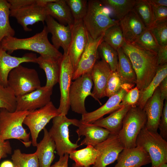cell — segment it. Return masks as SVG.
Returning a JSON list of instances; mask_svg holds the SVG:
<instances>
[{"label": "cell", "instance_id": "obj_51", "mask_svg": "<svg viewBox=\"0 0 167 167\" xmlns=\"http://www.w3.org/2000/svg\"><path fill=\"white\" fill-rule=\"evenodd\" d=\"M147 1L152 6L167 7V0H147Z\"/></svg>", "mask_w": 167, "mask_h": 167}, {"label": "cell", "instance_id": "obj_31", "mask_svg": "<svg viewBox=\"0 0 167 167\" xmlns=\"http://www.w3.org/2000/svg\"><path fill=\"white\" fill-rule=\"evenodd\" d=\"M59 61L46 59L40 56L36 58V63L45 73L46 82L45 86L47 87L53 88L58 82Z\"/></svg>", "mask_w": 167, "mask_h": 167}, {"label": "cell", "instance_id": "obj_15", "mask_svg": "<svg viewBox=\"0 0 167 167\" xmlns=\"http://www.w3.org/2000/svg\"><path fill=\"white\" fill-rule=\"evenodd\" d=\"M87 45L77 66L74 71L72 80H75L82 75L91 71L98 60L99 56L98 48L99 45L103 41V35L95 40L90 36L87 32Z\"/></svg>", "mask_w": 167, "mask_h": 167}, {"label": "cell", "instance_id": "obj_40", "mask_svg": "<svg viewBox=\"0 0 167 167\" xmlns=\"http://www.w3.org/2000/svg\"><path fill=\"white\" fill-rule=\"evenodd\" d=\"M66 1L70 9L74 22L83 21L87 13L88 1L86 0H66Z\"/></svg>", "mask_w": 167, "mask_h": 167}, {"label": "cell", "instance_id": "obj_25", "mask_svg": "<svg viewBox=\"0 0 167 167\" xmlns=\"http://www.w3.org/2000/svg\"><path fill=\"white\" fill-rule=\"evenodd\" d=\"M42 139L36 145V153L38 158L40 167H50L55 158L56 150L55 143L50 137L49 131L45 128L43 129Z\"/></svg>", "mask_w": 167, "mask_h": 167}, {"label": "cell", "instance_id": "obj_7", "mask_svg": "<svg viewBox=\"0 0 167 167\" xmlns=\"http://www.w3.org/2000/svg\"><path fill=\"white\" fill-rule=\"evenodd\" d=\"M136 144L149 154L151 167H157L167 163V141L157 131H149L144 127L138 136Z\"/></svg>", "mask_w": 167, "mask_h": 167}, {"label": "cell", "instance_id": "obj_1", "mask_svg": "<svg viewBox=\"0 0 167 167\" xmlns=\"http://www.w3.org/2000/svg\"><path fill=\"white\" fill-rule=\"evenodd\" d=\"M49 33L45 26L42 31L30 37L19 38L14 36L6 37L0 45L9 54L18 50H26L39 54L44 58L59 61L63 54L49 41Z\"/></svg>", "mask_w": 167, "mask_h": 167}, {"label": "cell", "instance_id": "obj_42", "mask_svg": "<svg viewBox=\"0 0 167 167\" xmlns=\"http://www.w3.org/2000/svg\"><path fill=\"white\" fill-rule=\"evenodd\" d=\"M149 29L160 46L167 45V21L155 24Z\"/></svg>", "mask_w": 167, "mask_h": 167}, {"label": "cell", "instance_id": "obj_10", "mask_svg": "<svg viewBox=\"0 0 167 167\" xmlns=\"http://www.w3.org/2000/svg\"><path fill=\"white\" fill-rule=\"evenodd\" d=\"M59 114L58 109L50 101L45 106L30 112L26 116L23 124L26 125L30 131L33 146H36L37 139L40 131L51 119Z\"/></svg>", "mask_w": 167, "mask_h": 167}, {"label": "cell", "instance_id": "obj_30", "mask_svg": "<svg viewBox=\"0 0 167 167\" xmlns=\"http://www.w3.org/2000/svg\"><path fill=\"white\" fill-rule=\"evenodd\" d=\"M167 76V63L158 66L156 75L150 83L145 88L140 91L137 106L143 109L147 101L152 96L160 83Z\"/></svg>", "mask_w": 167, "mask_h": 167}, {"label": "cell", "instance_id": "obj_22", "mask_svg": "<svg viewBox=\"0 0 167 167\" xmlns=\"http://www.w3.org/2000/svg\"><path fill=\"white\" fill-rule=\"evenodd\" d=\"M125 42L132 44L147 28L133 10L118 21Z\"/></svg>", "mask_w": 167, "mask_h": 167}, {"label": "cell", "instance_id": "obj_49", "mask_svg": "<svg viewBox=\"0 0 167 167\" xmlns=\"http://www.w3.org/2000/svg\"><path fill=\"white\" fill-rule=\"evenodd\" d=\"M158 87L161 99L164 101L167 100V76L162 80Z\"/></svg>", "mask_w": 167, "mask_h": 167}, {"label": "cell", "instance_id": "obj_48", "mask_svg": "<svg viewBox=\"0 0 167 167\" xmlns=\"http://www.w3.org/2000/svg\"><path fill=\"white\" fill-rule=\"evenodd\" d=\"M157 55L158 66L167 63V45L161 46Z\"/></svg>", "mask_w": 167, "mask_h": 167}, {"label": "cell", "instance_id": "obj_26", "mask_svg": "<svg viewBox=\"0 0 167 167\" xmlns=\"http://www.w3.org/2000/svg\"><path fill=\"white\" fill-rule=\"evenodd\" d=\"M47 15L56 19L59 23L71 27L74 20L66 0H56L47 4L45 6Z\"/></svg>", "mask_w": 167, "mask_h": 167}, {"label": "cell", "instance_id": "obj_47", "mask_svg": "<svg viewBox=\"0 0 167 167\" xmlns=\"http://www.w3.org/2000/svg\"><path fill=\"white\" fill-rule=\"evenodd\" d=\"M10 10L19 9L36 2V0H8Z\"/></svg>", "mask_w": 167, "mask_h": 167}, {"label": "cell", "instance_id": "obj_43", "mask_svg": "<svg viewBox=\"0 0 167 167\" xmlns=\"http://www.w3.org/2000/svg\"><path fill=\"white\" fill-rule=\"evenodd\" d=\"M140 94V91L136 86L127 92L123 97L120 105L121 106L130 105L137 106Z\"/></svg>", "mask_w": 167, "mask_h": 167}, {"label": "cell", "instance_id": "obj_29", "mask_svg": "<svg viewBox=\"0 0 167 167\" xmlns=\"http://www.w3.org/2000/svg\"><path fill=\"white\" fill-rule=\"evenodd\" d=\"M118 62L116 71L123 83L136 84V76L131 62L121 48L117 50Z\"/></svg>", "mask_w": 167, "mask_h": 167}, {"label": "cell", "instance_id": "obj_37", "mask_svg": "<svg viewBox=\"0 0 167 167\" xmlns=\"http://www.w3.org/2000/svg\"><path fill=\"white\" fill-rule=\"evenodd\" d=\"M131 44L156 53L161 46L150 29L147 28Z\"/></svg>", "mask_w": 167, "mask_h": 167}, {"label": "cell", "instance_id": "obj_19", "mask_svg": "<svg viewBox=\"0 0 167 167\" xmlns=\"http://www.w3.org/2000/svg\"><path fill=\"white\" fill-rule=\"evenodd\" d=\"M164 101L161 99L158 87L147 101L143 109L147 118L145 127L148 130L157 131L164 107Z\"/></svg>", "mask_w": 167, "mask_h": 167}, {"label": "cell", "instance_id": "obj_39", "mask_svg": "<svg viewBox=\"0 0 167 167\" xmlns=\"http://www.w3.org/2000/svg\"><path fill=\"white\" fill-rule=\"evenodd\" d=\"M4 108L11 112L16 109V97L9 87L0 84V109Z\"/></svg>", "mask_w": 167, "mask_h": 167}, {"label": "cell", "instance_id": "obj_32", "mask_svg": "<svg viewBox=\"0 0 167 167\" xmlns=\"http://www.w3.org/2000/svg\"><path fill=\"white\" fill-rule=\"evenodd\" d=\"M136 0H102L103 5L109 9L118 21L133 10Z\"/></svg>", "mask_w": 167, "mask_h": 167}, {"label": "cell", "instance_id": "obj_52", "mask_svg": "<svg viewBox=\"0 0 167 167\" xmlns=\"http://www.w3.org/2000/svg\"><path fill=\"white\" fill-rule=\"evenodd\" d=\"M135 85V84L130 83H123L121 85V89H123L127 92L134 88Z\"/></svg>", "mask_w": 167, "mask_h": 167}, {"label": "cell", "instance_id": "obj_2", "mask_svg": "<svg viewBox=\"0 0 167 167\" xmlns=\"http://www.w3.org/2000/svg\"><path fill=\"white\" fill-rule=\"evenodd\" d=\"M130 59L136 76V86L145 88L156 75L158 66L157 53L125 42L121 47Z\"/></svg>", "mask_w": 167, "mask_h": 167}, {"label": "cell", "instance_id": "obj_50", "mask_svg": "<svg viewBox=\"0 0 167 167\" xmlns=\"http://www.w3.org/2000/svg\"><path fill=\"white\" fill-rule=\"evenodd\" d=\"M69 155L66 154L59 156V160L50 167H68V161Z\"/></svg>", "mask_w": 167, "mask_h": 167}, {"label": "cell", "instance_id": "obj_11", "mask_svg": "<svg viewBox=\"0 0 167 167\" xmlns=\"http://www.w3.org/2000/svg\"><path fill=\"white\" fill-rule=\"evenodd\" d=\"M59 74L58 82L60 92V104L58 108L60 114L66 115L70 108L69 95L74 69L68 53H64L59 61Z\"/></svg>", "mask_w": 167, "mask_h": 167}, {"label": "cell", "instance_id": "obj_18", "mask_svg": "<svg viewBox=\"0 0 167 167\" xmlns=\"http://www.w3.org/2000/svg\"><path fill=\"white\" fill-rule=\"evenodd\" d=\"M36 54L32 53L25 54L22 57L11 55L3 49L0 44V84L7 86V79L10 72L24 62L36 63Z\"/></svg>", "mask_w": 167, "mask_h": 167}, {"label": "cell", "instance_id": "obj_44", "mask_svg": "<svg viewBox=\"0 0 167 167\" xmlns=\"http://www.w3.org/2000/svg\"><path fill=\"white\" fill-rule=\"evenodd\" d=\"M159 134L164 139L167 140V100H165L162 115L160 120L158 129Z\"/></svg>", "mask_w": 167, "mask_h": 167}, {"label": "cell", "instance_id": "obj_9", "mask_svg": "<svg viewBox=\"0 0 167 167\" xmlns=\"http://www.w3.org/2000/svg\"><path fill=\"white\" fill-rule=\"evenodd\" d=\"M91 71L86 73L72 82L69 91L70 106L74 112L82 115L87 113L85 101L87 97H92L91 90L93 85Z\"/></svg>", "mask_w": 167, "mask_h": 167}, {"label": "cell", "instance_id": "obj_36", "mask_svg": "<svg viewBox=\"0 0 167 167\" xmlns=\"http://www.w3.org/2000/svg\"><path fill=\"white\" fill-rule=\"evenodd\" d=\"M103 40L116 50L126 42L119 24L108 28L104 32Z\"/></svg>", "mask_w": 167, "mask_h": 167}, {"label": "cell", "instance_id": "obj_13", "mask_svg": "<svg viewBox=\"0 0 167 167\" xmlns=\"http://www.w3.org/2000/svg\"><path fill=\"white\" fill-rule=\"evenodd\" d=\"M53 88L40 87L34 91L16 97V111H31L41 108L50 101Z\"/></svg>", "mask_w": 167, "mask_h": 167}, {"label": "cell", "instance_id": "obj_28", "mask_svg": "<svg viewBox=\"0 0 167 167\" xmlns=\"http://www.w3.org/2000/svg\"><path fill=\"white\" fill-rule=\"evenodd\" d=\"M99 155V151L91 145L75 150L69 154L70 158L75 162L72 167H90L94 164Z\"/></svg>", "mask_w": 167, "mask_h": 167}, {"label": "cell", "instance_id": "obj_45", "mask_svg": "<svg viewBox=\"0 0 167 167\" xmlns=\"http://www.w3.org/2000/svg\"><path fill=\"white\" fill-rule=\"evenodd\" d=\"M152 6L155 24L167 21V7Z\"/></svg>", "mask_w": 167, "mask_h": 167}, {"label": "cell", "instance_id": "obj_33", "mask_svg": "<svg viewBox=\"0 0 167 167\" xmlns=\"http://www.w3.org/2000/svg\"><path fill=\"white\" fill-rule=\"evenodd\" d=\"M10 4L7 1L0 0V44L4 38L15 35V31L10 23Z\"/></svg>", "mask_w": 167, "mask_h": 167}, {"label": "cell", "instance_id": "obj_12", "mask_svg": "<svg viewBox=\"0 0 167 167\" xmlns=\"http://www.w3.org/2000/svg\"><path fill=\"white\" fill-rule=\"evenodd\" d=\"M94 147L99 151V155L92 167H106L117 160L119 153L125 148L118 135L111 134Z\"/></svg>", "mask_w": 167, "mask_h": 167}, {"label": "cell", "instance_id": "obj_34", "mask_svg": "<svg viewBox=\"0 0 167 167\" xmlns=\"http://www.w3.org/2000/svg\"><path fill=\"white\" fill-rule=\"evenodd\" d=\"M133 10L147 28H151L155 24L152 6L147 0H136Z\"/></svg>", "mask_w": 167, "mask_h": 167}, {"label": "cell", "instance_id": "obj_41", "mask_svg": "<svg viewBox=\"0 0 167 167\" xmlns=\"http://www.w3.org/2000/svg\"><path fill=\"white\" fill-rule=\"evenodd\" d=\"M123 83L117 71H112L105 89V96L109 97L117 93Z\"/></svg>", "mask_w": 167, "mask_h": 167}, {"label": "cell", "instance_id": "obj_3", "mask_svg": "<svg viewBox=\"0 0 167 167\" xmlns=\"http://www.w3.org/2000/svg\"><path fill=\"white\" fill-rule=\"evenodd\" d=\"M29 111L11 112L0 109V137L4 140L16 139L21 141L26 147L32 144L30 133H28L23 126L24 121Z\"/></svg>", "mask_w": 167, "mask_h": 167}, {"label": "cell", "instance_id": "obj_54", "mask_svg": "<svg viewBox=\"0 0 167 167\" xmlns=\"http://www.w3.org/2000/svg\"><path fill=\"white\" fill-rule=\"evenodd\" d=\"M0 167H14L12 162L6 160L3 162L1 164Z\"/></svg>", "mask_w": 167, "mask_h": 167}, {"label": "cell", "instance_id": "obj_53", "mask_svg": "<svg viewBox=\"0 0 167 167\" xmlns=\"http://www.w3.org/2000/svg\"><path fill=\"white\" fill-rule=\"evenodd\" d=\"M56 0H36V3L38 4L45 7L49 3L54 2Z\"/></svg>", "mask_w": 167, "mask_h": 167}, {"label": "cell", "instance_id": "obj_8", "mask_svg": "<svg viewBox=\"0 0 167 167\" xmlns=\"http://www.w3.org/2000/svg\"><path fill=\"white\" fill-rule=\"evenodd\" d=\"M7 86L12 89L16 97L29 93L41 87L36 70L21 65L14 68L9 73Z\"/></svg>", "mask_w": 167, "mask_h": 167}, {"label": "cell", "instance_id": "obj_4", "mask_svg": "<svg viewBox=\"0 0 167 167\" xmlns=\"http://www.w3.org/2000/svg\"><path fill=\"white\" fill-rule=\"evenodd\" d=\"M106 8L100 0L88 1L87 11L83 22L87 31L93 39L103 35L110 27L118 24V21L111 18Z\"/></svg>", "mask_w": 167, "mask_h": 167}, {"label": "cell", "instance_id": "obj_6", "mask_svg": "<svg viewBox=\"0 0 167 167\" xmlns=\"http://www.w3.org/2000/svg\"><path fill=\"white\" fill-rule=\"evenodd\" d=\"M147 116L143 109L136 106L131 107L124 116L122 129L118 137L125 148L136 146L137 138L141 131L145 127Z\"/></svg>", "mask_w": 167, "mask_h": 167}, {"label": "cell", "instance_id": "obj_20", "mask_svg": "<svg viewBox=\"0 0 167 167\" xmlns=\"http://www.w3.org/2000/svg\"><path fill=\"white\" fill-rule=\"evenodd\" d=\"M112 71L109 65L102 60H97L91 72L94 87L93 98L101 104L99 100L105 96L104 93L109 77Z\"/></svg>", "mask_w": 167, "mask_h": 167}, {"label": "cell", "instance_id": "obj_46", "mask_svg": "<svg viewBox=\"0 0 167 167\" xmlns=\"http://www.w3.org/2000/svg\"><path fill=\"white\" fill-rule=\"evenodd\" d=\"M12 149L10 142L4 140L0 137V161L12 153Z\"/></svg>", "mask_w": 167, "mask_h": 167}, {"label": "cell", "instance_id": "obj_16", "mask_svg": "<svg viewBox=\"0 0 167 167\" xmlns=\"http://www.w3.org/2000/svg\"><path fill=\"white\" fill-rule=\"evenodd\" d=\"M71 29V38L68 53L75 71L87 45V31L83 21L74 22Z\"/></svg>", "mask_w": 167, "mask_h": 167}, {"label": "cell", "instance_id": "obj_38", "mask_svg": "<svg viewBox=\"0 0 167 167\" xmlns=\"http://www.w3.org/2000/svg\"><path fill=\"white\" fill-rule=\"evenodd\" d=\"M98 51L102 60L109 65L112 71H116L118 62L117 51L103 41L99 45Z\"/></svg>", "mask_w": 167, "mask_h": 167}, {"label": "cell", "instance_id": "obj_21", "mask_svg": "<svg viewBox=\"0 0 167 167\" xmlns=\"http://www.w3.org/2000/svg\"><path fill=\"white\" fill-rule=\"evenodd\" d=\"M117 160V163L114 167H141L151 163L149 154L138 146L124 148Z\"/></svg>", "mask_w": 167, "mask_h": 167}, {"label": "cell", "instance_id": "obj_27", "mask_svg": "<svg viewBox=\"0 0 167 167\" xmlns=\"http://www.w3.org/2000/svg\"><path fill=\"white\" fill-rule=\"evenodd\" d=\"M131 107L130 105L122 106L108 116L101 118L93 123L108 130L111 134L118 135L122 129L123 118Z\"/></svg>", "mask_w": 167, "mask_h": 167}, {"label": "cell", "instance_id": "obj_24", "mask_svg": "<svg viewBox=\"0 0 167 167\" xmlns=\"http://www.w3.org/2000/svg\"><path fill=\"white\" fill-rule=\"evenodd\" d=\"M76 132L79 137L81 136L85 137L81 142L80 145H96L105 140L110 134L108 130L96 125L93 123H86L80 120Z\"/></svg>", "mask_w": 167, "mask_h": 167}, {"label": "cell", "instance_id": "obj_55", "mask_svg": "<svg viewBox=\"0 0 167 167\" xmlns=\"http://www.w3.org/2000/svg\"><path fill=\"white\" fill-rule=\"evenodd\" d=\"M157 167H167V163L162 164Z\"/></svg>", "mask_w": 167, "mask_h": 167}, {"label": "cell", "instance_id": "obj_5", "mask_svg": "<svg viewBox=\"0 0 167 167\" xmlns=\"http://www.w3.org/2000/svg\"><path fill=\"white\" fill-rule=\"evenodd\" d=\"M80 120L70 119L60 114L53 119L52 125L49 132L54 141L57 154L59 156L69 154L80 145L72 143L69 138V128L72 125L77 127Z\"/></svg>", "mask_w": 167, "mask_h": 167}, {"label": "cell", "instance_id": "obj_14", "mask_svg": "<svg viewBox=\"0 0 167 167\" xmlns=\"http://www.w3.org/2000/svg\"><path fill=\"white\" fill-rule=\"evenodd\" d=\"M47 15L45 7L37 4L36 1L32 4L10 10V16L15 18L26 32L32 31L28 27L29 25L40 21L44 24Z\"/></svg>", "mask_w": 167, "mask_h": 167}, {"label": "cell", "instance_id": "obj_23", "mask_svg": "<svg viewBox=\"0 0 167 167\" xmlns=\"http://www.w3.org/2000/svg\"><path fill=\"white\" fill-rule=\"evenodd\" d=\"M127 92L121 89L117 93L109 97L106 102L96 110L82 115L80 121L86 123H93L102 118L105 115L111 113L122 106V100Z\"/></svg>", "mask_w": 167, "mask_h": 167}, {"label": "cell", "instance_id": "obj_17", "mask_svg": "<svg viewBox=\"0 0 167 167\" xmlns=\"http://www.w3.org/2000/svg\"><path fill=\"white\" fill-rule=\"evenodd\" d=\"M45 21L48 32L52 34V45L58 50L62 47L64 53H67L71 38V27L59 23L48 15Z\"/></svg>", "mask_w": 167, "mask_h": 167}, {"label": "cell", "instance_id": "obj_35", "mask_svg": "<svg viewBox=\"0 0 167 167\" xmlns=\"http://www.w3.org/2000/svg\"><path fill=\"white\" fill-rule=\"evenodd\" d=\"M14 167H40L36 152L30 154L23 153L19 149L14 151L11 156Z\"/></svg>", "mask_w": 167, "mask_h": 167}]
</instances>
